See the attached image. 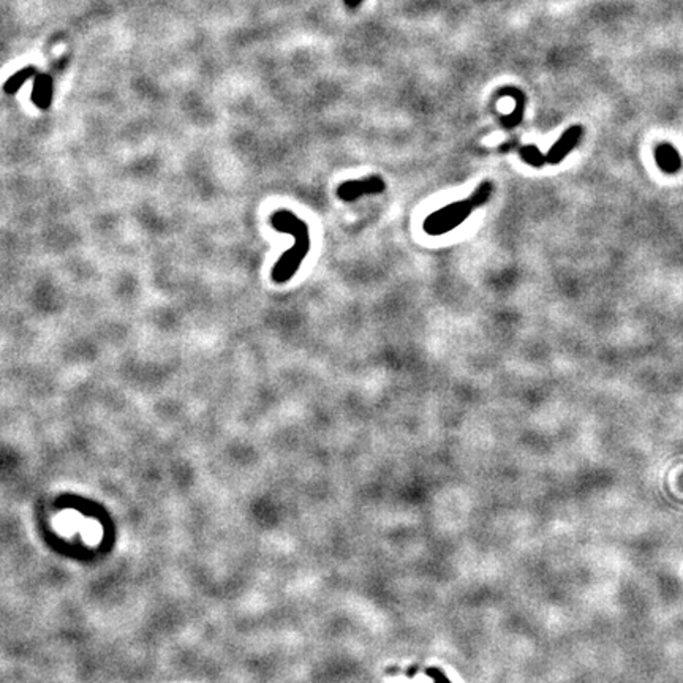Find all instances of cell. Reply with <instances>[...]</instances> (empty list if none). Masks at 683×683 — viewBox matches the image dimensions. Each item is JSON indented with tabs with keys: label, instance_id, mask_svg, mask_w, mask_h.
I'll return each mask as SVG.
<instances>
[{
	"label": "cell",
	"instance_id": "5b68a950",
	"mask_svg": "<svg viewBox=\"0 0 683 683\" xmlns=\"http://www.w3.org/2000/svg\"><path fill=\"white\" fill-rule=\"evenodd\" d=\"M519 155H521V159L525 163H527V165L535 166V168H541V166H544V163H548L546 155L536 146L521 147V149H519Z\"/></svg>",
	"mask_w": 683,
	"mask_h": 683
},
{
	"label": "cell",
	"instance_id": "277c9868",
	"mask_svg": "<svg viewBox=\"0 0 683 683\" xmlns=\"http://www.w3.org/2000/svg\"><path fill=\"white\" fill-rule=\"evenodd\" d=\"M655 160H657L658 166L665 171V173H677L682 166V160L671 145H661L655 150Z\"/></svg>",
	"mask_w": 683,
	"mask_h": 683
},
{
	"label": "cell",
	"instance_id": "7a4b0ae2",
	"mask_svg": "<svg viewBox=\"0 0 683 683\" xmlns=\"http://www.w3.org/2000/svg\"><path fill=\"white\" fill-rule=\"evenodd\" d=\"M386 190V184L381 176H368L361 181H350L339 187V198L344 201H354L364 195H378Z\"/></svg>",
	"mask_w": 683,
	"mask_h": 683
},
{
	"label": "cell",
	"instance_id": "3957f363",
	"mask_svg": "<svg viewBox=\"0 0 683 683\" xmlns=\"http://www.w3.org/2000/svg\"><path fill=\"white\" fill-rule=\"evenodd\" d=\"M582 133L584 130L580 125H572L566 130V132L560 136V140L555 142V145L551 147L549 152L546 154V159H548L549 165H558V163L579 145V140L582 138Z\"/></svg>",
	"mask_w": 683,
	"mask_h": 683
},
{
	"label": "cell",
	"instance_id": "6da1fadb",
	"mask_svg": "<svg viewBox=\"0 0 683 683\" xmlns=\"http://www.w3.org/2000/svg\"><path fill=\"white\" fill-rule=\"evenodd\" d=\"M494 192L492 182L484 181L465 200L451 203L448 206L435 210L424 220V231L430 236H441L459 227L467 220L475 209L484 206Z\"/></svg>",
	"mask_w": 683,
	"mask_h": 683
}]
</instances>
